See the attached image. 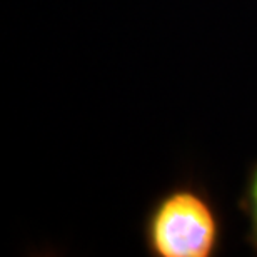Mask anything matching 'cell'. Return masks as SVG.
Instances as JSON below:
<instances>
[{"label":"cell","instance_id":"obj_2","mask_svg":"<svg viewBox=\"0 0 257 257\" xmlns=\"http://www.w3.org/2000/svg\"><path fill=\"white\" fill-rule=\"evenodd\" d=\"M244 212L249 222V242L257 252V162L250 169L244 192Z\"/></svg>","mask_w":257,"mask_h":257},{"label":"cell","instance_id":"obj_1","mask_svg":"<svg viewBox=\"0 0 257 257\" xmlns=\"http://www.w3.org/2000/svg\"><path fill=\"white\" fill-rule=\"evenodd\" d=\"M220 240V220L209 197L192 186H177L154 204L146 244L154 257H210Z\"/></svg>","mask_w":257,"mask_h":257}]
</instances>
